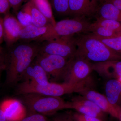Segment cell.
I'll return each instance as SVG.
<instances>
[{
	"mask_svg": "<svg viewBox=\"0 0 121 121\" xmlns=\"http://www.w3.org/2000/svg\"><path fill=\"white\" fill-rule=\"evenodd\" d=\"M2 18H1V17H0V21L1 20H2Z\"/></svg>",
	"mask_w": 121,
	"mask_h": 121,
	"instance_id": "cell-37",
	"label": "cell"
},
{
	"mask_svg": "<svg viewBox=\"0 0 121 121\" xmlns=\"http://www.w3.org/2000/svg\"><path fill=\"white\" fill-rule=\"evenodd\" d=\"M87 87L85 83L72 84L68 82L58 83L49 82L46 85H40L29 80L19 84L17 88L19 94L35 93L47 96L59 97L67 94L80 93Z\"/></svg>",
	"mask_w": 121,
	"mask_h": 121,
	"instance_id": "cell-3",
	"label": "cell"
},
{
	"mask_svg": "<svg viewBox=\"0 0 121 121\" xmlns=\"http://www.w3.org/2000/svg\"><path fill=\"white\" fill-rule=\"evenodd\" d=\"M20 121H50L45 115L33 113L28 116H26Z\"/></svg>",
	"mask_w": 121,
	"mask_h": 121,
	"instance_id": "cell-27",
	"label": "cell"
},
{
	"mask_svg": "<svg viewBox=\"0 0 121 121\" xmlns=\"http://www.w3.org/2000/svg\"><path fill=\"white\" fill-rule=\"evenodd\" d=\"M36 8L48 20V23L54 26L56 22L52 13V7L48 0H32Z\"/></svg>",
	"mask_w": 121,
	"mask_h": 121,
	"instance_id": "cell-20",
	"label": "cell"
},
{
	"mask_svg": "<svg viewBox=\"0 0 121 121\" xmlns=\"http://www.w3.org/2000/svg\"><path fill=\"white\" fill-rule=\"evenodd\" d=\"M47 74L39 64L34 60L27 67L21 78L40 85H46L49 83Z\"/></svg>",
	"mask_w": 121,
	"mask_h": 121,
	"instance_id": "cell-15",
	"label": "cell"
},
{
	"mask_svg": "<svg viewBox=\"0 0 121 121\" xmlns=\"http://www.w3.org/2000/svg\"><path fill=\"white\" fill-rule=\"evenodd\" d=\"M97 37L111 49L121 54V34L114 37L106 39Z\"/></svg>",
	"mask_w": 121,
	"mask_h": 121,
	"instance_id": "cell-24",
	"label": "cell"
},
{
	"mask_svg": "<svg viewBox=\"0 0 121 121\" xmlns=\"http://www.w3.org/2000/svg\"><path fill=\"white\" fill-rule=\"evenodd\" d=\"M82 96L95 103L103 112L118 119L121 107L113 105L101 93L88 88L79 93Z\"/></svg>",
	"mask_w": 121,
	"mask_h": 121,
	"instance_id": "cell-11",
	"label": "cell"
},
{
	"mask_svg": "<svg viewBox=\"0 0 121 121\" xmlns=\"http://www.w3.org/2000/svg\"><path fill=\"white\" fill-rule=\"evenodd\" d=\"M74 36H62L44 41L39 53L59 56L68 60L73 59L76 51Z\"/></svg>",
	"mask_w": 121,
	"mask_h": 121,
	"instance_id": "cell-6",
	"label": "cell"
},
{
	"mask_svg": "<svg viewBox=\"0 0 121 121\" xmlns=\"http://www.w3.org/2000/svg\"><path fill=\"white\" fill-rule=\"evenodd\" d=\"M11 7L8 0H0V14L9 13Z\"/></svg>",
	"mask_w": 121,
	"mask_h": 121,
	"instance_id": "cell-28",
	"label": "cell"
},
{
	"mask_svg": "<svg viewBox=\"0 0 121 121\" xmlns=\"http://www.w3.org/2000/svg\"><path fill=\"white\" fill-rule=\"evenodd\" d=\"M70 60L56 55L39 53L35 60L48 75L60 80L64 79Z\"/></svg>",
	"mask_w": 121,
	"mask_h": 121,
	"instance_id": "cell-7",
	"label": "cell"
},
{
	"mask_svg": "<svg viewBox=\"0 0 121 121\" xmlns=\"http://www.w3.org/2000/svg\"><path fill=\"white\" fill-rule=\"evenodd\" d=\"M119 121H121V110H120V113H119V117L118 118Z\"/></svg>",
	"mask_w": 121,
	"mask_h": 121,
	"instance_id": "cell-35",
	"label": "cell"
},
{
	"mask_svg": "<svg viewBox=\"0 0 121 121\" xmlns=\"http://www.w3.org/2000/svg\"><path fill=\"white\" fill-rule=\"evenodd\" d=\"M117 79L119 80V82H120L121 83V77H120V78H118Z\"/></svg>",
	"mask_w": 121,
	"mask_h": 121,
	"instance_id": "cell-36",
	"label": "cell"
},
{
	"mask_svg": "<svg viewBox=\"0 0 121 121\" xmlns=\"http://www.w3.org/2000/svg\"><path fill=\"white\" fill-rule=\"evenodd\" d=\"M24 0H8L11 8L15 12L19 11Z\"/></svg>",
	"mask_w": 121,
	"mask_h": 121,
	"instance_id": "cell-29",
	"label": "cell"
},
{
	"mask_svg": "<svg viewBox=\"0 0 121 121\" xmlns=\"http://www.w3.org/2000/svg\"><path fill=\"white\" fill-rule=\"evenodd\" d=\"M91 23L87 19L75 17L56 22L55 25H51L48 32L41 39L40 42L51 40L58 37L75 35L76 34L90 32Z\"/></svg>",
	"mask_w": 121,
	"mask_h": 121,
	"instance_id": "cell-5",
	"label": "cell"
},
{
	"mask_svg": "<svg viewBox=\"0 0 121 121\" xmlns=\"http://www.w3.org/2000/svg\"><path fill=\"white\" fill-rule=\"evenodd\" d=\"M75 58L91 63L121 60V54L107 47L91 33H84L76 37Z\"/></svg>",
	"mask_w": 121,
	"mask_h": 121,
	"instance_id": "cell-2",
	"label": "cell"
},
{
	"mask_svg": "<svg viewBox=\"0 0 121 121\" xmlns=\"http://www.w3.org/2000/svg\"><path fill=\"white\" fill-rule=\"evenodd\" d=\"M92 64L93 70L102 76L117 79L121 77V60Z\"/></svg>",
	"mask_w": 121,
	"mask_h": 121,
	"instance_id": "cell-13",
	"label": "cell"
},
{
	"mask_svg": "<svg viewBox=\"0 0 121 121\" xmlns=\"http://www.w3.org/2000/svg\"><path fill=\"white\" fill-rule=\"evenodd\" d=\"M6 65L5 62L0 63V76L2 71L6 69Z\"/></svg>",
	"mask_w": 121,
	"mask_h": 121,
	"instance_id": "cell-34",
	"label": "cell"
},
{
	"mask_svg": "<svg viewBox=\"0 0 121 121\" xmlns=\"http://www.w3.org/2000/svg\"><path fill=\"white\" fill-rule=\"evenodd\" d=\"M68 109H73L80 113L105 121V113L95 103L83 96L74 98L72 101L68 102Z\"/></svg>",
	"mask_w": 121,
	"mask_h": 121,
	"instance_id": "cell-10",
	"label": "cell"
},
{
	"mask_svg": "<svg viewBox=\"0 0 121 121\" xmlns=\"http://www.w3.org/2000/svg\"><path fill=\"white\" fill-rule=\"evenodd\" d=\"M41 45L35 43L23 42L10 47L5 56L6 82L13 84L21 78L25 70L35 60L39 54Z\"/></svg>",
	"mask_w": 121,
	"mask_h": 121,
	"instance_id": "cell-1",
	"label": "cell"
},
{
	"mask_svg": "<svg viewBox=\"0 0 121 121\" xmlns=\"http://www.w3.org/2000/svg\"><path fill=\"white\" fill-rule=\"evenodd\" d=\"M17 19L23 27L32 24L31 17L27 3L23 6L20 10L17 11Z\"/></svg>",
	"mask_w": 121,
	"mask_h": 121,
	"instance_id": "cell-23",
	"label": "cell"
},
{
	"mask_svg": "<svg viewBox=\"0 0 121 121\" xmlns=\"http://www.w3.org/2000/svg\"><path fill=\"white\" fill-rule=\"evenodd\" d=\"M4 40L7 46L10 47L19 41L20 32L24 27L16 17L7 13L3 19Z\"/></svg>",
	"mask_w": 121,
	"mask_h": 121,
	"instance_id": "cell-12",
	"label": "cell"
},
{
	"mask_svg": "<svg viewBox=\"0 0 121 121\" xmlns=\"http://www.w3.org/2000/svg\"><path fill=\"white\" fill-rule=\"evenodd\" d=\"M52 116L50 121H74L71 112L56 113Z\"/></svg>",
	"mask_w": 121,
	"mask_h": 121,
	"instance_id": "cell-25",
	"label": "cell"
},
{
	"mask_svg": "<svg viewBox=\"0 0 121 121\" xmlns=\"http://www.w3.org/2000/svg\"><path fill=\"white\" fill-rule=\"evenodd\" d=\"M96 20L94 23L97 25L106 28L117 34H121V22L102 18L96 17Z\"/></svg>",
	"mask_w": 121,
	"mask_h": 121,
	"instance_id": "cell-21",
	"label": "cell"
},
{
	"mask_svg": "<svg viewBox=\"0 0 121 121\" xmlns=\"http://www.w3.org/2000/svg\"><path fill=\"white\" fill-rule=\"evenodd\" d=\"M112 3L121 11V0H105Z\"/></svg>",
	"mask_w": 121,
	"mask_h": 121,
	"instance_id": "cell-31",
	"label": "cell"
},
{
	"mask_svg": "<svg viewBox=\"0 0 121 121\" xmlns=\"http://www.w3.org/2000/svg\"><path fill=\"white\" fill-rule=\"evenodd\" d=\"M0 121H9L5 116L3 110L0 107Z\"/></svg>",
	"mask_w": 121,
	"mask_h": 121,
	"instance_id": "cell-32",
	"label": "cell"
},
{
	"mask_svg": "<svg viewBox=\"0 0 121 121\" xmlns=\"http://www.w3.org/2000/svg\"><path fill=\"white\" fill-rule=\"evenodd\" d=\"M95 17L121 23V11L112 3L104 0L99 6Z\"/></svg>",
	"mask_w": 121,
	"mask_h": 121,
	"instance_id": "cell-17",
	"label": "cell"
},
{
	"mask_svg": "<svg viewBox=\"0 0 121 121\" xmlns=\"http://www.w3.org/2000/svg\"><path fill=\"white\" fill-rule=\"evenodd\" d=\"M51 25L43 27H39L33 24L23 27L20 32L19 40L23 42L40 41L47 33Z\"/></svg>",
	"mask_w": 121,
	"mask_h": 121,
	"instance_id": "cell-16",
	"label": "cell"
},
{
	"mask_svg": "<svg viewBox=\"0 0 121 121\" xmlns=\"http://www.w3.org/2000/svg\"><path fill=\"white\" fill-rule=\"evenodd\" d=\"M0 107L9 121H20L26 116L25 109L18 100H8L3 103Z\"/></svg>",
	"mask_w": 121,
	"mask_h": 121,
	"instance_id": "cell-14",
	"label": "cell"
},
{
	"mask_svg": "<svg viewBox=\"0 0 121 121\" xmlns=\"http://www.w3.org/2000/svg\"><path fill=\"white\" fill-rule=\"evenodd\" d=\"M74 121H105L102 119L82 114L76 112L72 113Z\"/></svg>",
	"mask_w": 121,
	"mask_h": 121,
	"instance_id": "cell-26",
	"label": "cell"
},
{
	"mask_svg": "<svg viewBox=\"0 0 121 121\" xmlns=\"http://www.w3.org/2000/svg\"><path fill=\"white\" fill-rule=\"evenodd\" d=\"M52 6L57 15H69V0H51Z\"/></svg>",
	"mask_w": 121,
	"mask_h": 121,
	"instance_id": "cell-22",
	"label": "cell"
},
{
	"mask_svg": "<svg viewBox=\"0 0 121 121\" xmlns=\"http://www.w3.org/2000/svg\"><path fill=\"white\" fill-rule=\"evenodd\" d=\"M5 56L3 54L2 49L0 48V63L5 62Z\"/></svg>",
	"mask_w": 121,
	"mask_h": 121,
	"instance_id": "cell-33",
	"label": "cell"
},
{
	"mask_svg": "<svg viewBox=\"0 0 121 121\" xmlns=\"http://www.w3.org/2000/svg\"><path fill=\"white\" fill-rule=\"evenodd\" d=\"M24 104L33 113L52 115L59 111L68 109V102L59 97L29 93L22 95Z\"/></svg>",
	"mask_w": 121,
	"mask_h": 121,
	"instance_id": "cell-4",
	"label": "cell"
},
{
	"mask_svg": "<svg viewBox=\"0 0 121 121\" xmlns=\"http://www.w3.org/2000/svg\"><path fill=\"white\" fill-rule=\"evenodd\" d=\"M4 40V27L3 25V19L0 21V45Z\"/></svg>",
	"mask_w": 121,
	"mask_h": 121,
	"instance_id": "cell-30",
	"label": "cell"
},
{
	"mask_svg": "<svg viewBox=\"0 0 121 121\" xmlns=\"http://www.w3.org/2000/svg\"><path fill=\"white\" fill-rule=\"evenodd\" d=\"M31 17L32 24L39 27H43L50 24L46 17L36 8L32 0L27 2Z\"/></svg>",
	"mask_w": 121,
	"mask_h": 121,
	"instance_id": "cell-19",
	"label": "cell"
},
{
	"mask_svg": "<svg viewBox=\"0 0 121 121\" xmlns=\"http://www.w3.org/2000/svg\"><path fill=\"white\" fill-rule=\"evenodd\" d=\"M106 97L113 105L119 106L118 103L121 96V83L117 79L108 80L105 86Z\"/></svg>",
	"mask_w": 121,
	"mask_h": 121,
	"instance_id": "cell-18",
	"label": "cell"
},
{
	"mask_svg": "<svg viewBox=\"0 0 121 121\" xmlns=\"http://www.w3.org/2000/svg\"><path fill=\"white\" fill-rule=\"evenodd\" d=\"M93 71L92 63L74 57L69 60L65 82L72 84L88 82V78Z\"/></svg>",
	"mask_w": 121,
	"mask_h": 121,
	"instance_id": "cell-8",
	"label": "cell"
},
{
	"mask_svg": "<svg viewBox=\"0 0 121 121\" xmlns=\"http://www.w3.org/2000/svg\"><path fill=\"white\" fill-rule=\"evenodd\" d=\"M104 0H69V16L87 19L95 17Z\"/></svg>",
	"mask_w": 121,
	"mask_h": 121,
	"instance_id": "cell-9",
	"label": "cell"
}]
</instances>
